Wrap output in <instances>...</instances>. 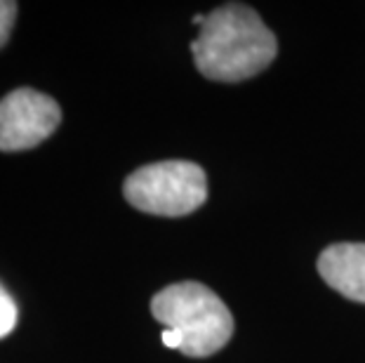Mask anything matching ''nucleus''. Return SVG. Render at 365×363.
Listing matches in <instances>:
<instances>
[{
    "instance_id": "f257e3e1",
    "label": "nucleus",
    "mask_w": 365,
    "mask_h": 363,
    "mask_svg": "<svg viewBox=\"0 0 365 363\" xmlns=\"http://www.w3.org/2000/svg\"><path fill=\"white\" fill-rule=\"evenodd\" d=\"M276 36L252 7L227 3L205 14L191 43L196 68L210 81L240 83L262 73L276 59Z\"/></svg>"
},
{
    "instance_id": "f03ea898",
    "label": "nucleus",
    "mask_w": 365,
    "mask_h": 363,
    "mask_svg": "<svg viewBox=\"0 0 365 363\" xmlns=\"http://www.w3.org/2000/svg\"><path fill=\"white\" fill-rule=\"evenodd\" d=\"M158 323L182 335V354L203 359L217 354L234 335V316L222 297L198 281L173 283L151 300Z\"/></svg>"
},
{
    "instance_id": "7ed1b4c3",
    "label": "nucleus",
    "mask_w": 365,
    "mask_h": 363,
    "mask_svg": "<svg viewBox=\"0 0 365 363\" xmlns=\"http://www.w3.org/2000/svg\"><path fill=\"white\" fill-rule=\"evenodd\" d=\"M125 200L158 218H184L207 198L205 170L191 160H160L135 170L123 184Z\"/></svg>"
},
{
    "instance_id": "20e7f679",
    "label": "nucleus",
    "mask_w": 365,
    "mask_h": 363,
    "mask_svg": "<svg viewBox=\"0 0 365 363\" xmlns=\"http://www.w3.org/2000/svg\"><path fill=\"white\" fill-rule=\"evenodd\" d=\"M61 109L50 95L31 88L0 99V151L34 149L59 128Z\"/></svg>"
},
{
    "instance_id": "39448f33",
    "label": "nucleus",
    "mask_w": 365,
    "mask_h": 363,
    "mask_svg": "<svg viewBox=\"0 0 365 363\" xmlns=\"http://www.w3.org/2000/svg\"><path fill=\"white\" fill-rule=\"evenodd\" d=\"M321 279L346 300L365 305V243H335L318 257Z\"/></svg>"
},
{
    "instance_id": "423d86ee",
    "label": "nucleus",
    "mask_w": 365,
    "mask_h": 363,
    "mask_svg": "<svg viewBox=\"0 0 365 363\" xmlns=\"http://www.w3.org/2000/svg\"><path fill=\"white\" fill-rule=\"evenodd\" d=\"M17 319H19L17 302H14L10 292L5 290V285L0 283V339L12 333L14 326H17Z\"/></svg>"
},
{
    "instance_id": "0eeeda50",
    "label": "nucleus",
    "mask_w": 365,
    "mask_h": 363,
    "mask_svg": "<svg viewBox=\"0 0 365 363\" xmlns=\"http://www.w3.org/2000/svg\"><path fill=\"white\" fill-rule=\"evenodd\" d=\"M17 3L14 0H0V48L7 43V38L12 34L14 19H17Z\"/></svg>"
},
{
    "instance_id": "6e6552de",
    "label": "nucleus",
    "mask_w": 365,
    "mask_h": 363,
    "mask_svg": "<svg viewBox=\"0 0 365 363\" xmlns=\"http://www.w3.org/2000/svg\"><path fill=\"white\" fill-rule=\"evenodd\" d=\"M160 339H163V344H165L168 349H182V335L177 333V330L165 328V330H163Z\"/></svg>"
}]
</instances>
